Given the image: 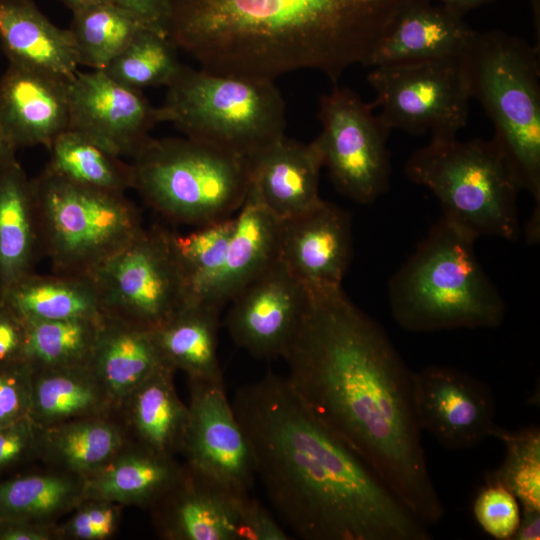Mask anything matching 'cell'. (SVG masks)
Masks as SVG:
<instances>
[{
    "label": "cell",
    "instance_id": "10",
    "mask_svg": "<svg viewBox=\"0 0 540 540\" xmlns=\"http://www.w3.org/2000/svg\"><path fill=\"white\" fill-rule=\"evenodd\" d=\"M105 315L155 330L188 303V292L170 239L153 225L88 275Z\"/></svg>",
    "mask_w": 540,
    "mask_h": 540
},
{
    "label": "cell",
    "instance_id": "9",
    "mask_svg": "<svg viewBox=\"0 0 540 540\" xmlns=\"http://www.w3.org/2000/svg\"><path fill=\"white\" fill-rule=\"evenodd\" d=\"M32 182L40 250L54 273L87 276L144 230L125 194L75 184L46 169Z\"/></svg>",
    "mask_w": 540,
    "mask_h": 540
},
{
    "label": "cell",
    "instance_id": "50",
    "mask_svg": "<svg viewBox=\"0 0 540 540\" xmlns=\"http://www.w3.org/2000/svg\"><path fill=\"white\" fill-rule=\"evenodd\" d=\"M73 13L112 0H61Z\"/></svg>",
    "mask_w": 540,
    "mask_h": 540
},
{
    "label": "cell",
    "instance_id": "11",
    "mask_svg": "<svg viewBox=\"0 0 540 540\" xmlns=\"http://www.w3.org/2000/svg\"><path fill=\"white\" fill-rule=\"evenodd\" d=\"M367 81L375 92L371 105L391 130L449 140L467 124L472 98L459 58L380 65Z\"/></svg>",
    "mask_w": 540,
    "mask_h": 540
},
{
    "label": "cell",
    "instance_id": "38",
    "mask_svg": "<svg viewBox=\"0 0 540 540\" xmlns=\"http://www.w3.org/2000/svg\"><path fill=\"white\" fill-rule=\"evenodd\" d=\"M490 437L505 446L501 465L487 479L499 482L517 498L521 508L540 510V429L536 425L508 430L495 425Z\"/></svg>",
    "mask_w": 540,
    "mask_h": 540
},
{
    "label": "cell",
    "instance_id": "8",
    "mask_svg": "<svg viewBox=\"0 0 540 540\" xmlns=\"http://www.w3.org/2000/svg\"><path fill=\"white\" fill-rule=\"evenodd\" d=\"M162 122L246 159L284 136L285 103L274 81L182 65L167 86Z\"/></svg>",
    "mask_w": 540,
    "mask_h": 540
},
{
    "label": "cell",
    "instance_id": "49",
    "mask_svg": "<svg viewBox=\"0 0 540 540\" xmlns=\"http://www.w3.org/2000/svg\"><path fill=\"white\" fill-rule=\"evenodd\" d=\"M16 145L0 124V168L16 159Z\"/></svg>",
    "mask_w": 540,
    "mask_h": 540
},
{
    "label": "cell",
    "instance_id": "13",
    "mask_svg": "<svg viewBox=\"0 0 540 540\" xmlns=\"http://www.w3.org/2000/svg\"><path fill=\"white\" fill-rule=\"evenodd\" d=\"M188 422L181 453L186 464L250 493L257 480L250 443L223 380L189 379Z\"/></svg>",
    "mask_w": 540,
    "mask_h": 540
},
{
    "label": "cell",
    "instance_id": "19",
    "mask_svg": "<svg viewBox=\"0 0 540 540\" xmlns=\"http://www.w3.org/2000/svg\"><path fill=\"white\" fill-rule=\"evenodd\" d=\"M247 160L248 192L278 220L300 216L323 201V154L317 138L300 143L284 135Z\"/></svg>",
    "mask_w": 540,
    "mask_h": 540
},
{
    "label": "cell",
    "instance_id": "12",
    "mask_svg": "<svg viewBox=\"0 0 540 540\" xmlns=\"http://www.w3.org/2000/svg\"><path fill=\"white\" fill-rule=\"evenodd\" d=\"M373 109L354 90L335 85L320 98L317 114L323 167L339 193L361 204L383 195L391 174L392 130Z\"/></svg>",
    "mask_w": 540,
    "mask_h": 540
},
{
    "label": "cell",
    "instance_id": "48",
    "mask_svg": "<svg viewBox=\"0 0 540 540\" xmlns=\"http://www.w3.org/2000/svg\"><path fill=\"white\" fill-rule=\"evenodd\" d=\"M437 2L450 11L464 17L468 12L483 5L489 4L495 0H426Z\"/></svg>",
    "mask_w": 540,
    "mask_h": 540
},
{
    "label": "cell",
    "instance_id": "37",
    "mask_svg": "<svg viewBox=\"0 0 540 540\" xmlns=\"http://www.w3.org/2000/svg\"><path fill=\"white\" fill-rule=\"evenodd\" d=\"M177 49L167 34L145 29L103 71L134 89L167 87L182 66Z\"/></svg>",
    "mask_w": 540,
    "mask_h": 540
},
{
    "label": "cell",
    "instance_id": "14",
    "mask_svg": "<svg viewBox=\"0 0 540 540\" xmlns=\"http://www.w3.org/2000/svg\"><path fill=\"white\" fill-rule=\"evenodd\" d=\"M413 403L420 429L447 449L472 448L490 437L495 399L488 385L455 367L413 372Z\"/></svg>",
    "mask_w": 540,
    "mask_h": 540
},
{
    "label": "cell",
    "instance_id": "28",
    "mask_svg": "<svg viewBox=\"0 0 540 540\" xmlns=\"http://www.w3.org/2000/svg\"><path fill=\"white\" fill-rule=\"evenodd\" d=\"M220 310L206 303L188 302L152 330L166 364L185 372L189 379L223 380L217 355Z\"/></svg>",
    "mask_w": 540,
    "mask_h": 540
},
{
    "label": "cell",
    "instance_id": "26",
    "mask_svg": "<svg viewBox=\"0 0 540 540\" xmlns=\"http://www.w3.org/2000/svg\"><path fill=\"white\" fill-rule=\"evenodd\" d=\"M183 470L174 456L138 444L123 449L104 467L84 478L85 499L152 507Z\"/></svg>",
    "mask_w": 540,
    "mask_h": 540
},
{
    "label": "cell",
    "instance_id": "22",
    "mask_svg": "<svg viewBox=\"0 0 540 540\" xmlns=\"http://www.w3.org/2000/svg\"><path fill=\"white\" fill-rule=\"evenodd\" d=\"M0 44L9 64L69 80L78 72L69 28L53 24L33 0H0Z\"/></svg>",
    "mask_w": 540,
    "mask_h": 540
},
{
    "label": "cell",
    "instance_id": "17",
    "mask_svg": "<svg viewBox=\"0 0 540 540\" xmlns=\"http://www.w3.org/2000/svg\"><path fill=\"white\" fill-rule=\"evenodd\" d=\"M249 496L185 463L177 481L151 507L154 524L168 540H236Z\"/></svg>",
    "mask_w": 540,
    "mask_h": 540
},
{
    "label": "cell",
    "instance_id": "45",
    "mask_svg": "<svg viewBox=\"0 0 540 540\" xmlns=\"http://www.w3.org/2000/svg\"><path fill=\"white\" fill-rule=\"evenodd\" d=\"M137 16L149 28L168 35L169 0H112Z\"/></svg>",
    "mask_w": 540,
    "mask_h": 540
},
{
    "label": "cell",
    "instance_id": "20",
    "mask_svg": "<svg viewBox=\"0 0 540 540\" xmlns=\"http://www.w3.org/2000/svg\"><path fill=\"white\" fill-rule=\"evenodd\" d=\"M69 79L9 64L0 78V124L17 148H47L70 127Z\"/></svg>",
    "mask_w": 540,
    "mask_h": 540
},
{
    "label": "cell",
    "instance_id": "47",
    "mask_svg": "<svg viewBox=\"0 0 540 540\" xmlns=\"http://www.w3.org/2000/svg\"><path fill=\"white\" fill-rule=\"evenodd\" d=\"M540 539V510L521 508L520 522L512 540Z\"/></svg>",
    "mask_w": 540,
    "mask_h": 540
},
{
    "label": "cell",
    "instance_id": "23",
    "mask_svg": "<svg viewBox=\"0 0 540 540\" xmlns=\"http://www.w3.org/2000/svg\"><path fill=\"white\" fill-rule=\"evenodd\" d=\"M163 365L151 330L104 314L88 366L112 407L124 405Z\"/></svg>",
    "mask_w": 540,
    "mask_h": 540
},
{
    "label": "cell",
    "instance_id": "29",
    "mask_svg": "<svg viewBox=\"0 0 540 540\" xmlns=\"http://www.w3.org/2000/svg\"><path fill=\"white\" fill-rule=\"evenodd\" d=\"M110 408L88 365L31 371L30 418L40 428L103 416Z\"/></svg>",
    "mask_w": 540,
    "mask_h": 540
},
{
    "label": "cell",
    "instance_id": "15",
    "mask_svg": "<svg viewBox=\"0 0 540 540\" xmlns=\"http://www.w3.org/2000/svg\"><path fill=\"white\" fill-rule=\"evenodd\" d=\"M225 325L234 343L259 359L282 357L309 302L306 287L278 258L230 301Z\"/></svg>",
    "mask_w": 540,
    "mask_h": 540
},
{
    "label": "cell",
    "instance_id": "35",
    "mask_svg": "<svg viewBox=\"0 0 540 540\" xmlns=\"http://www.w3.org/2000/svg\"><path fill=\"white\" fill-rule=\"evenodd\" d=\"M103 316L26 322L24 362L32 370L88 365Z\"/></svg>",
    "mask_w": 540,
    "mask_h": 540
},
{
    "label": "cell",
    "instance_id": "25",
    "mask_svg": "<svg viewBox=\"0 0 540 540\" xmlns=\"http://www.w3.org/2000/svg\"><path fill=\"white\" fill-rule=\"evenodd\" d=\"M40 252L33 182L14 159L0 168V297L34 271Z\"/></svg>",
    "mask_w": 540,
    "mask_h": 540
},
{
    "label": "cell",
    "instance_id": "33",
    "mask_svg": "<svg viewBox=\"0 0 540 540\" xmlns=\"http://www.w3.org/2000/svg\"><path fill=\"white\" fill-rule=\"evenodd\" d=\"M48 149L45 169L65 180L120 194L132 189L131 164L75 130L60 133Z\"/></svg>",
    "mask_w": 540,
    "mask_h": 540
},
{
    "label": "cell",
    "instance_id": "27",
    "mask_svg": "<svg viewBox=\"0 0 540 540\" xmlns=\"http://www.w3.org/2000/svg\"><path fill=\"white\" fill-rule=\"evenodd\" d=\"M174 372L167 364L161 366L124 404L135 444L167 456L181 452L188 422V406L177 394Z\"/></svg>",
    "mask_w": 540,
    "mask_h": 540
},
{
    "label": "cell",
    "instance_id": "1",
    "mask_svg": "<svg viewBox=\"0 0 540 540\" xmlns=\"http://www.w3.org/2000/svg\"><path fill=\"white\" fill-rule=\"evenodd\" d=\"M309 292L282 358L308 409L345 441L427 527L445 514L413 403V371L385 330L342 287Z\"/></svg>",
    "mask_w": 540,
    "mask_h": 540
},
{
    "label": "cell",
    "instance_id": "3",
    "mask_svg": "<svg viewBox=\"0 0 540 540\" xmlns=\"http://www.w3.org/2000/svg\"><path fill=\"white\" fill-rule=\"evenodd\" d=\"M410 1L169 0L167 32L212 73L274 81L313 69L337 84Z\"/></svg>",
    "mask_w": 540,
    "mask_h": 540
},
{
    "label": "cell",
    "instance_id": "5",
    "mask_svg": "<svg viewBox=\"0 0 540 540\" xmlns=\"http://www.w3.org/2000/svg\"><path fill=\"white\" fill-rule=\"evenodd\" d=\"M471 98L495 128L521 188L540 205L539 48L501 30L477 32L459 58Z\"/></svg>",
    "mask_w": 540,
    "mask_h": 540
},
{
    "label": "cell",
    "instance_id": "41",
    "mask_svg": "<svg viewBox=\"0 0 540 540\" xmlns=\"http://www.w3.org/2000/svg\"><path fill=\"white\" fill-rule=\"evenodd\" d=\"M31 371L24 362L0 365V426L30 417Z\"/></svg>",
    "mask_w": 540,
    "mask_h": 540
},
{
    "label": "cell",
    "instance_id": "7",
    "mask_svg": "<svg viewBox=\"0 0 540 540\" xmlns=\"http://www.w3.org/2000/svg\"><path fill=\"white\" fill-rule=\"evenodd\" d=\"M130 164L132 189L172 223L197 227L230 217L249 189L246 158L188 137H150Z\"/></svg>",
    "mask_w": 540,
    "mask_h": 540
},
{
    "label": "cell",
    "instance_id": "16",
    "mask_svg": "<svg viewBox=\"0 0 540 540\" xmlns=\"http://www.w3.org/2000/svg\"><path fill=\"white\" fill-rule=\"evenodd\" d=\"M70 127L117 156L133 157L162 122L141 90L103 70L77 72L69 82Z\"/></svg>",
    "mask_w": 540,
    "mask_h": 540
},
{
    "label": "cell",
    "instance_id": "31",
    "mask_svg": "<svg viewBox=\"0 0 540 540\" xmlns=\"http://www.w3.org/2000/svg\"><path fill=\"white\" fill-rule=\"evenodd\" d=\"M84 477L69 473L27 475L0 483V524L53 525L84 497Z\"/></svg>",
    "mask_w": 540,
    "mask_h": 540
},
{
    "label": "cell",
    "instance_id": "51",
    "mask_svg": "<svg viewBox=\"0 0 540 540\" xmlns=\"http://www.w3.org/2000/svg\"><path fill=\"white\" fill-rule=\"evenodd\" d=\"M533 10V17L535 22V29L537 28V37L539 38V27H540V0H529Z\"/></svg>",
    "mask_w": 540,
    "mask_h": 540
},
{
    "label": "cell",
    "instance_id": "2",
    "mask_svg": "<svg viewBox=\"0 0 540 540\" xmlns=\"http://www.w3.org/2000/svg\"><path fill=\"white\" fill-rule=\"evenodd\" d=\"M232 407L278 521L302 540H431L366 461L325 426L286 377L239 387Z\"/></svg>",
    "mask_w": 540,
    "mask_h": 540
},
{
    "label": "cell",
    "instance_id": "21",
    "mask_svg": "<svg viewBox=\"0 0 540 540\" xmlns=\"http://www.w3.org/2000/svg\"><path fill=\"white\" fill-rule=\"evenodd\" d=\"M475 33L464 17L444 6L426 0H411L398 14L365 66L458 59Z\"/></svg>",
    "mask_w": 540,
    "mask_h": 540
},
{
    "label": "cell",
    "instance_id": "30",
    "mask_svg": "<svg viewBox=\"0 0 540 540\" xmlns=\"http://www.w3.org/2000/svg\"><path fill=\"white\" fill-rule=\"evenodd\" d=\"M25 322L99 318L104 315L88 276L34 271L1 297Z\"/></svg>",
    "mask_w": 540,
    "mask_h": 540
},
{
    "label": "cell",
    "instance_id": "4",
    "mask_svg": "<svg viewBox=\"0 0 540 540\" xmlns=\"http://www.w3.org/2000/svg\"><path fill=\"white\" fill-rule=\"evenodd\" d=\"M475 238L441 218L388 285L391 314L409 332L496 328L505 303L477 259Z\"/></svg>",
    "mask_w": 540,
    "mask_h": 540
},
{
    "label": "cell",
    "instance_id": "42",
    "mask_svg": "<svg viewBox=\"0 0 540 540\" xmlns=\"http://www.w3.org/2000/svg\"><path fill=\"white\" fill-rule=\"evenodd\" d=\"M270 511L251 495L246 499L236 529V540H290Z\"/></svg>",
    "mask_w": 540,
    "mask_h": 540
},
{
    "label": "cell",
    "instance_id": "44",
    "mask_svg": "<svg viewBox=\"0 0 540 540\" xmlns=\"http://www.w3.org/2000/svg\"><path fill=\"white\" fill-rule=\"evenodd\" d=\"M26 337V322L0 299V365L24 362Z\"/></svg>",
    "mask_w": 540,
    "mask_h": 540
},
{
    "label": "cell",
    "instance_id": "39",
    "mask_svg": "<svg viewBox=\"0 0 540 540\" xmlns=\"http://www.w3.org/2000/svg\"><path fill=\"white\" fill-rule=\"evenodd\" d=\"M473 515L489 536L497 540H512L518 529L521 509L510 490L487 479L474 500Z\"/></svg>",
    "mask_w": 540,
    "mask_h": 540
},
{
    "label": "cell",
    "instance_id": "40",
    "mask_svg": "<svg viewBox=\"0 0 540 540\" xmlns=\"http://www.w3.org/2000/svg\"><path fill=\"white\" fill-rule=\"evenodd\" d=\"M75 509L66 522L56 527L58 538L103 540L115 533L120 515L119 504L85 499Z\"/></svg>",
    "mask_w": 540,
    "mask_h": 540
},
{
    "label": "cell",
    "instance_id": "24",
    "mask_svg": "<svg viewBox=\"0 0 540 540\" xmlns=\"http://www.w3.org/2000/svg\"><path fill=\"white\" fill-rule=\"evenodd\" d=\"M280 220L247 193L224 265L202 296V302L221 309L248 283L279 258Z\"/></svg>",
    "mask_w": 540,
    "mask_h": 540
},
{
    "label": "cell",
    "instance_id": "32",
    "mask_svg": "<svg viewBox=\"0 0 540 540\" xmlns=\"http://www.w3.org/2000/svg\"><path fill=\"white\" fill-rule=\"evenodd\" d=\"M40 448L66 472L85 478L124 448V435L115 423L94 416L41 428Z\"/></svg>",
    "mask_w": 540,
    "mask_h": 540
},
{
    "label": "cell",
    "instance_id": "18",
    "mask_svg": "<svg viewBox=\"0 0 540 540\" xmlns=\"http://www.w3.org/2000/svg\"><path fill=\"white\" fill-rule=\"evenodd\" d=\"M352 257L350 215L322 201L280 221L279 259L310 292L342 287Z\"/></svg>",
    "mask_w": 540,
    "mask_h": 540
},
{
    "label": "cell",
    "instance_id": "36",
    "mask_svg": "<svg viewBox=\"0 0 540 540\" xmlns=\"http://www.w3.org/2000/svg\"><path fill=\"white\" fill-rule=\"evenodd\" d=\"M236 225L230 216L194 231L180 234L170 230L171 244L182 271L188 302L197 301L220 273Z\"/></svg>",
    "mask_w": 540,
    "mask_h": 540
},
{
    "label": "cell",
    "instance_id": "46",
    "mask_svg": "<svg viewBox=\"0 0 540 540\" xmlns=\"http://www.w3.org/2000/svg\"><path fill=\"white\" fill-rule=\"evenodd\" d=\"M57 536L54 525L34 523L0 524L1 540H51Z\"/></svg>",
    "mask_w": 540,
    "mask_h": 540
},
{
    "label": "cell",
    "instance_id": "34",
    "mask_svg": "<svg viewBox=\"0 0 540 540\" xmlns=\"http://www.w3.org/2000/svg\"><path fill=\"white\" fill-rule=\"evenodd\" d=\"M145 29L137 16L114 2L73 13L69 28L79 65L104 70Z\"/></svg>",
    "mask_w": 540,
    "mask_h": 540
},
{
    "label": "cell",
    "instance_id": "43",
    "mask_svg": "<svg viewBox=\"0 0 540 540\" xmlns=\"http://www.w3.org/2000/svg\"><path fill=\"white\" fill-rule=\"evenodd\" d=\"M41 428L30 417L0 426V468L40 448Z\"/></svg>",
    "mask_w": 540,
    "mask_h": 540
},
{
    "label": "cell",
    "instance_id": "6",
    "mask_svg": "<svg viewBox=\"0 0 540 540\" xmlns=\"http://www.w3.org/2000/svg\"><path fill=\"white\" fill-rule=\"evenodd\" d=\"M404 171L435 195L442 218L475 239L518 237L521 188L494 138L431 139L413 152Z\"/></svg>",
    "mask_w": 540,
    "mask_h": 540
}]
</instances>
